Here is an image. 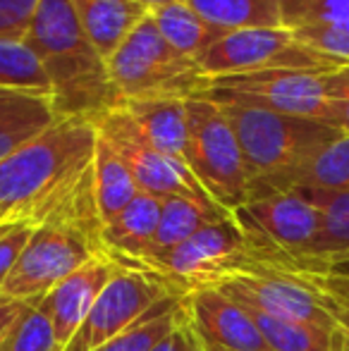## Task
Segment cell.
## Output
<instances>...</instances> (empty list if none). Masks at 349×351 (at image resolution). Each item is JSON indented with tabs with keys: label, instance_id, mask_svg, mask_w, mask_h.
Segmentation results:
<instances>
[{
	"label": "cell",
	"instance_id": "1",
	"mask_svg": "<svg viewBox=\"0 0 349 351\" xmlns=\"http://www.w3.org/2000/svg\"><path fill=\"white\" fill-rule=\"evenodd\" d=\"M96 127L58 120L0 160V225H75L101 237L93 196Z\"/></svg>",
	"mask_w": 349,
	"mask_h": 351
},
{
	"label": "cell",
	"instance_id": "2",
	"mask_svg": "<svg viewBox=\"0 0 349 351\" xmlns=\"http://www.w3.org/2000/svg\"><path fill=\"white\" fill-rule=\"evenodd\" d=\"M27 43L51 82V110L58 120L96 125L122 106L108 60L86 36L70 0H38Z\"/></svg>",
	"mask_w": 349,
	"mask_h": 351
},
{
	"label": "cell",
	"instance_id": "3",
	"mask_svg": "<svg viewBox=\"0 0 349 351\" xmlns=\"http://www.w3.org/2000/svg\"><path fill=\"white\" fill-rule=\"evenodd\" d=\"M237 134L244 165L249 172V189L292 172L304 160L342 136L337 127L309 117L280 115L261 108L218 103Z\"/></svg>",
	"mask_w": 349,
	"mask_h": 351
},
{
	"label": "cell",
	"instance_id": "4",
	"mask_svg": "<svg viewBox=\"0 0 349 351\" xmlns=\"http://www.w3.org/2000/svg\"><path fill=\"white\" fill-rule=\"evenodd\" d=\"M108 72L122 103L139 98H189L204 96L210 86L199 62L177 53L146 14L115 51L108 56Z\"/></svg>",
	"mask_w": 349,
	"mask_h": 351
},
{
	"label": "cell",
	"instance_id": "5",
	"mask_svg": "<svg viewBox=\"0 0 349 351\" xmlns=\"http://www.w3.org/2000/svg\"><path fill=\"white\" fill-rule=\"evenodd\" d=\"M146 273L165 282L170 289L189 294L194 289H208L237 275L285 273V270L275 268L268 258H263L239 232L232 217H228L191 234L163 258L154 261Z\"/></svg>",
	"mask_w": 349,
	"mask_h": 351
},
{
	"label": "cell",
	"instance_id": "6",
	"mask_svg": "<svg viewBox=\"0 0 349 351\" xmlns=\"http://www.w3.org/2000/svg\"><path fill=\"white\" fill-rule=\"evenodd\" d=\"M232 220L275 268L289 275L318 273L311 251L321 232V213L297 191L252 196L232 213Z\"/></svg>",
	"mask_w": 349,
	"mask_h": 351
},
{
	"label": "cell",
	"instance_id": "7",
	"mask_svg": "<svg viewBox=\"0 0 349 351\" xmlns=\"http://www.w3.org/2000/svg\"><path fill=\"white\" fill-rule=\"evenodd\" d=\"M186 167L228 215L249 201V172L237 134L223 108L204 96L186 101Z\"/></svg>",
	"mask_w": 349,
	"mask_h": 351
},
{
	"label": "cell",
	"instance_id": "8",
	"mask_svg": "<svg viewBox=\"0 0 349 351\" xmlns=\"http://www.w3.org/2000/svg\"><path fill=\"white\" fill-rule=\"evenodd\" d=\"M101 256V237L75 225H38L0 285L10 301H38L75 270Z\"/></svg>",
	"mask_w": 349,
	"mask_h": 351
},
{
	"label": "cell",
	"instance_id": "9",
	"mask_svg": "<svg viewBox=\"0 0 349 351\" xmlns=\"http://www.w3.org/2000/svg\"><path fill=\"white\" fill-rule=\"evenodd\" d=\"M208 79L249 72H335L345 62L302 43L289 29H244L228 32L199 58Z\"/></svg>",
	"mask_w": 349,
	"mask_h": 351
},
{
	"label": "cell",
	"instance_id": "10",
	"mask_svg": "<svg viewBox=\"0 0 349 351\" xmlns=\"http://www.w3.org/2000/svg\"><path fill=\"white\" fill-rule=\"evenodd\" d=\"M330 77L333 72H249L210 79L204 98L213 103L261 108L280 115L309 117L330 125Z\"/></svg>",
	"mask_w": 349,
	"mask_h": 351
},
{
	"label": "cell",
	"instance_id": "11",
	"mask_svg": "<svg viewBox=\"0 0 349 351\" xmlns=\"http://www.w3.org/2000/svg\"><path fill=\"white\" fill-rule=\"evenodd\" d=\"M93 127H96V134L110 143L117 156L125 160L139 191L154 194L158 199L180 196V199L194 201V204L204 206V208L213 213L228 215L206 194L204 186L196 182V177L191 175V170L184 162H177L173 158L163 156L146 141V136L141 134L136 122L132 120L130 112L122 106L106 112Z\"/></svg>",
	"mask_w": 349,
	"mask_h": 351
},
{
	"label": "cell",
	"instance_id": "12",
	"mask_svg": "<svg viewBox=\"0 0 349 351\" xmlns=\"http://www.w3.org/2000/svg\"><path fill=\"white\" fill-rule=\"evenodd\" d=\"M168 294H175V289L146 270L115 265L112 278L103 287L93 308L88 311L86 320L80 325L65 351H96L108 339L136 323L151 306Z\"/></svg>",
	"mask_w": 349,
	"mask_h": 351
},
{
	"label": "cell",
	"instance_id": "13",
	"mask_svg": "<svg viewBox=\"0 0 349 351\" xmlns=\"http://www.w3.org/2000/svg\"><path fill=\"white\" fill-rule=\"evenodd\" d=\"M213 289L237 301L244 308H254L258 313L273 315V318L337 330L309 275H237V278L223 280Z\"/></svg>",
	"mask_w": 349,
	"mask_h": 351
},
{
	"label": "cell",
	"instance_id": "14",
	"mask_svg": "<svg viewBox=\"0 0 349 351\" xmlns=\"http://www.w3.org/2000/svg\"><path fill=\"white\" fill-rule=\"evenodd\" d=\"M186 308L201 351H270L249 311L213 287L189 291Z\"/></svg>",
	"mask_w": 349,
	"mask_h": 351
},
{
	"label": "cell",
	"instance_id": "15",
	"mask_svg": "<svg viewBox=\"0 0 349 351\" xmlns=\"http://www.w3.org/2000/svg\"><path fill=\"white\" fill-rule=\"evenodd\" d=\"M112 273H115V263L101 254L86 265H82L80 270H75L70 278L62 280L43 299H38L53 325V335H56L60 351H65L80 325L86 320L88 311L93 308L98 294L112 278Z\"/></svg>",
	"mask_w": 349,
	"mask_h": 351
},
{
	"label": "cell",
	"instance_id": "16",
	"mask_svg": "<svg viewBox=\"0 0 349 351\" xmlns=\"http://www.w3.org/2000/svg\"><path fill=\"white\" fill-rule=\"evenodd\" d=\"M160 208L163 199L139 191L125 210L101 227V254L120 268L141 270L158 227Z\"/></svg>",
	"mask_w": 349,
	"mask_h": 351
},
{
	"label": "cell",
	"instance_id": "17",
	"mask_svg": "<svg viewBox=\"0 0 349 351\" xmlns=\"http://www.w3.org/2000/svg\"><path fill=\"white\" fill-rule=\"evenodd\" d=\"M287 191H297L321 213V232L311 251V261L318 273H330L349 263V191L306 189V186Z\"/></svg>",
	"mask_w": 349,
	"mask_h": 351
},
{
	"label": "cell",
	"instance_id": "18",
	"mask_svg": "<svg viewBox=\"0 0 349 351\" xmlns=\"http://www.w3.org/2000/svg\"><path fill=\"white\" fill-rule=\"evenodd\" d=\"M146 141L163 156L186 165V101L139 98L122 103Z\"/></svg>",
	"mask_w": 349,
	"mask_h": 351
},
{
	"label": "cell",
	"instance_id": "19",
	"mask_svg": "<svg viewBox=\"0 0 349 351\" xmlns=\"http://www.w3.org/2000/svg\"><path fill=\"white\" fill-rule=\"evenodd\" d=\"M326 189V191H349V136L342 134L321 151L313 153L309 160H304L292 172L278 177L265 184H256L249 189V199L270 191L287 189Z\"/></svg>",
	"mask_w": 349,
	"mask_h": 351
},
{
	"label": "cell",
	"instance_id": "20",
	"mask_svg": "<svg viewBox=\"0 0 349 351\" xmlns=\"http://www.w3.org/2000/svg\"><path fill=\"white\" fill-rule=\"evenodd\" d=\"M86 36L108 60L122 38L146 17V10L132 0H70Z\"/></svg>",
	"mask_w": 349,
	"mask_h": 351
},
{
	"label": "cell",
	"instance_id": "21",
	"mask_svg": "<svg viewBox=\"0 0 349 351\" xmlns=\"http://www.w3.org/2000/svg\"><path fill=\"white\" fill-rule=\"evenodd\" d=\"M91 175H93L96 208L103 227L117 213H122L132 204V199L139 194V186H136L134 177H132L130 167L125 165V160L115 153V148L106 139H101L98 134H96V148H93Z\"/></svg>",
	"mask_w": 349,
	"mask_h": 351
},
{
	"label": "cell",
	"instance_id": "22",
	"mask_svg": "<svg viewBox=\"0 0 349 351\" xmlns=\"http://www.w3.org/2000/svg\"><path fill=\"white\" fill-rule=\"evenodd\" d=\"M189 320L186 308V294H168L156 306H151L136 323H132L127 330L108 339L96 351H151L158 342H163L173 330L184 325Z\"/></svg>",
	"mask_w": 349,
	"mask_h": 351
},
{
	"label": "cell",
	"instance_id": "23",
	"mask_svg": "<svg viewBox=\"0 0 349 351\" xmlns=\"http://www.w3.org/2000/svg\"><path fill=\"white\" fill-rule=\"evenodd\" d=\"M228 217H232V215L213 213V210L204 208V206L194 204V201L180 199V196H168V199H163L158 227H156L154 241H151L149 254H146L144 263H141V270H146L154 261L163 258L165 254L177 249L182 241H186L191 234L204 230L206 225L228 220Z\"/></svg>",
	"mask_w": 349,
	"mask_h": 351
},
{
	"label": "cell",
	"instance_id": "24",
	"mask_svg": "<svg viewBox=\"0 0 349 351\" xmlns=\"http://www.w3.org/2000/svg\"><path fill=\"white\" fill-rule=\"evenodd\" d=\"M151 19L156 22L163 38L175 48L177 53L199 62V58L223 36V32L210 27L186 0L170 3L163 8L151 10Z\"/></svg>",
	"mask_w": 349,
	"mask_h": 351
},
{
	"label": "cell",
	"instance_id": "25",
	"mask_svg": "<svg viewBox=\"0 0 349 351\" xmlns=\"http://www.w3.org/2000/svg\"><path fill=\"white\" fill-rule=\"evenodd\" d=\"M210 27L228 32L275 29L280 22L278 0H186Z\"/></svg>",
	"mask_w": 349,
	"mask_h": 351
},
{
	"label": "cell",
	"instance_id": "26",
	"mask_svg": "<svg viewBox=\"0 0 349 351\" xmlns=\"http://www.w3.org/2000/svg\"><path fill=\"white\" fill-rule=\"evenodd\" d=\"M0 91L46 98L51 103V82L27 38L0 41Z\"/></svg>",
	"mask_w": 349,
	"mask_h": 351
},
{
	"label": "cell",
	"instance_id": "27",
	"mask_svg": "<svg viewBox=\"0 0 349 351\" xmlns=\"http://www.w3.org/2000/svg\"><path fill=\"white\" fill-rule=\"evenodd\" d=\"M256 323L265 347L270 351H333L337 330L321 328L311 323H294V320L273 318L247 308Z\"/></svg>",
	"mask_w": 349,
	"mask_h": 351
},
{
	"label": "cell",
	"instance_id": "28",
	"mask_svg": "<svg viewBox=\"0 0 349 351\" xmlns=\"http://www.w3.org/2000/svg\"><path fill=\"white\" fill-rule=\"evenodd\" d=\"M3 351H60L53 325L38 301H27L3 342Z\"/></svg>",
	"mask_w": 349,
	"mask_h": 351
},
{
	"label": "cell",
	"instance_id": "29",
	"mask_svg": "<svg viewBox=\"0 0 349 351\" xmlns=\"http://www.w3.org/2000/svg\"><path fill=\"white\" fill-rule=\"evenodd\" d=\"M278 5L282 29L289 32L349 19V0H278Z\"/></svg>",
	"mask_w": 349,
	"mask_h": 351
},
{
	"label": "cell",
	"instance_id": "30",
	"mask_svg": "<svg viewBox=\"0 0 349 351\" xmlns=\"http://www.w3.org/2000/svg\"><path fill=\"white\" fill-rule=\"evenodd\" d=\"M309 278L316 285L337 332L349 342V275L330 270V273H313Z\"/></svg>",
	"mask_w": 349,
	"mask_h": 351
},
{
	"label": "cell",
	"instance_id": "31",
	"mask_svg": "<svg viewBox=\"0 0 349 351\" xmlns=\"http://www.w3.org/2000/svg\"><path fill=\"white\" fill-rule=\"evenodd\" d=\"M292 34L306 46L349 65V19L335 24H321V27H306Z\"/></svg>",
	"mask_w": 349,
	"mask_h": 351
},
{
	"label": "cell",
	"instance_id": "32",
	"mask_svg": "<svg viewBox=\"0 0 349 351\" xmlns=\"http://www.w3.org/2000/svg\"><path fill=\"white\" fill-rule=\"evenodd\" d=\"M56 115L46 98L24 96L14 91H0V125L8 122H53Z\"/></svg>",
	"mask_w": 349,
	"mask_h": 351
},
{
	"label": "cell",
	"instance_id": "33",
	"mask_svg": "<svg viewBox=\"0 0 349 351\" xmlns=\"http://www.w3.org/2000/svg\"><path fill=\"white\" fill-rule=\"evenodd\" d=\"M38 0H0V41H22L36 14Z\"/></svg>",
	"mask_w": 349,
	"mask_h": 351
},
{
	"label": "cell",
	"instance_id": "34",
	"mask_svg": "<svg viewBox=\"0 0 349 351\" xmlns=\"http://www.w3.org/2000/svg\"><path fill=\"white\" fill-rule=\"evenodd\" d=\"M328 108H330V125L349 136V65L333 72Z\"/></svg>",
	"mask_w": 349,
	"mask_h": 351
},
{
	"label": "cell",
	"instance_id": "35",
	"mask_svg": "<svg viewBox=\"0 0 349 351\" xmlns=\"http://www.w3.org/2000/svg\"><path fill=\"white\" fill-rule=\"evenodd\" d=\"M34 227L29 225H12L5 234H0V285L10 275L12 265L17 263L19 254L27 246Z\"/></svg>",
	"mask_w": 349,
	"mask_h": 351
},
{
	"label": "cell",
	"instance_id": "36",
	"mask_svg": "<svg viewBox=\"0 0 349 351\" xmlns=\"http://www.w3.org/2000/svg\"><path fill=\"white\" fill-rule=\"evenodd\" d=\"M151 351H201V347H199V339H196L194 330L189 328V320H186L184 325L173 330L163 342H158Z\"/></svg>",
	"mask_w": 349,
	"mask_h": 351
},
{
	"label": "cell",
	"instance_id": "37",
	"mask_svg": "<svg viewBox=\"0 0 349 351\" xmlns=\"http://www.w3.org/2000/svg\"><path fill=\"white\" fill-rule=\"evenodd\" d=\"M27 304H19V301H10V299H3L0 296V344L5 342L8 332L12 330L14 320L19 318V313L24 311Z\"/></svg>",
	"mask_w": 349,
	"mask_h": 351
},
{
	"label": "cell",
	"instance_id": "38",
	"mask_svg": "<svg viewBox=\"0 0 349 351\" xmlns=\"http://www.w3.org/2000/svg\"><path fill=\"white\" fill-rule=\"evenodd\" d=\"M132 3H136L139 8H144L146 12H151V10L163 8V5H170V3H180V0H132Z\"/></svg>",
	"mask_w": 349,
	"mask_h": 351
},
{
	"label": "cell",
	"instance_id": "39",
	"mask_svg": "<svg viewBox=\"0 0 349 351\" xmlns=\"http://www.w3.org/2000/svg\"><path fill=\"white\" fill-rule=\"evenodd\" d=\"M333 351H349V342L342 337L340 332L335 335V344H333Z\"/></svg>",
	"mask_w": 349,
	"mask_h": 351
},
{
	"label": "cell",
	"instance_id": "40",
	"mask_svg": "<svg viewBox=\"0 0 349 351\" xmlns=\"http://www.w3.org/2000/svg\"><path fill=\"white\" fill-rule=\"evenodd\" d=\"M10 227H12V225H0V234H5V232H8Z\"/></svg>",
	"mask_w": 349,
	"mask_h": 351
},
{
	"label": "cell",
	"instance_id": "41",
	"mask_svg": "<svg viewBox=\"0 0 349 351\" xmlns=\"http://www.w3.org/2000/svg\"><path fill=\"white\" fill-rule=\"evenodd\" d=\"M0 351H3V344H0Z\"/></svg>",
	"mask_w": 349,
	"mask_h": 351
}]
</instances>
